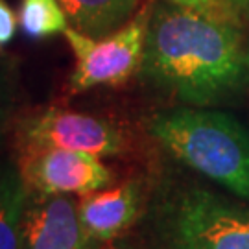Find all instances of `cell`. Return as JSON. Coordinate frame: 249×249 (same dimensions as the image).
<instances>
[{
  "mask_svg": "<svg viewBox=\"0 0 249 249\" xmlns=\"http://www.w3.org/2000/svg\"><path fill=\"white\" fill-rule=\"evenodd\" d=\"M246 50L232 15L151 6L141 74L153 87L185 106L211 107L244 85Z\"/></svg>",
  "mask_w": 249,
  "mask_h": 249,
  "instance_id": "cell-1",
  "label": "cell"
},
{
  "mask_svg": "<svg viewBox=\"0 0 249 249\" xmlns=\"http://www.w3.org/2000/svg\"><path fill=\"white\" fill-rule=\"evenodd\" d=\"M148 133L178 160L249 203V131L236 116L209 107L157 111Z\"/></svg>",
  "mask_w": 249,
  "mask_h": 249,
  "instance_id": "cell-2",
  "label": "cell"
},
{
  "mask_svg": "<svg viewBox=\"0 0 249 249\" xmlns=\"http://www.w3.org/2000/svg\"><path fill=\"white\" fill-rule=\"evenodd\" d=\"M159 249H249V209L199 185L168 190L153 211Z\"/></svg>",
  "mask_w": 249,
  "mask_h": 249,
  "instance_id": "cell-3",
  "label": "cell"
},
{
  "mask_svg": "<svg viewBox=\"0 0 249 249\" xmlns=\"http://www.w3.org/2000/svg\"><path fill=\"white\" fill-rule=\"evenodd\" d=\"M151 6L146 4L127 24L104 37H89L67 28L63 37L74 52L71 92L80 94L96 87H118L141 71Z\"/></svg>",
  "mask_w": 249,
  "mask_h": 249,
  "instance_id": "cell-4",
  "label": "cell"
},
{
  "mask_svg": "<svg viewBox=\"0 0 249 249\" xmlns=\"http://www.w3.org/2000/svg\"><path fill=\"white\" fill-rule=\"evenodd\" d=\"M15 141L18 151L63 148L100 159L118 155L125 148L124 133L111 120L65 107H46L18 118Z\"/></svg>",
  "mask_w": 249,
  "mask_h": 249,
  "instance_id": "cell-5",
  "label": "cell"
},
{
  "mask_svg": "<svg viewBox=\"0 0 249 249\" xmlns=\"http://www.w3.org/2000/svg\"><path fill=\"white\" fill-rule=\"evenodd\" d=\"M18 170L32 192L83 197L111 185L113 174L92 153L63 148L18 151Z\"/></svg>",
  "mask_w": 249,
  "mask_h": 249,
  "instance_id": "cell-6",
  "label": "cell"
},
{
  "mask_svg": "<svg viewBox=\"0 0 249 249\" xmlns=\"http://www.w3.org/2000/svg\"><path fill=\"white\" fill-rule=\"evenodd\" d=\"M72 196H48L30 190L18 249H94Z\"/></svg>",
  "mask_w": 249,
  "mask_h": 249,
  "instance_id": "cell-7",
  "label": "cell"
},
{
  "mask_svg": "<svg viewBox=\"0 0 249 249\" xmlns=\"http://www.w3.org/2000/svg\"><path fill=\"white\" fill-rule=\"evenodd\" d=\"M141 213V187L125 181L107 190H96L78 199V214L83 229L94 246L115 240Z\"/></svg>",
  "mask_w": 249,
  "mask_h": 249,
  "instance_id": "cell-8",
  "label": "cell"
},
{
  "mask_svg": "<svg viewBox=\"0 0 249 249\" xmlns=\"http://www.w3.org/2000/svg\"><path fill=\"white\" fill-rule=\"evenodd\" d=\"M69 26L89 37H104L127 24L142 0H59Z\"/></svg>",
  "mask_w": 249,
  "mask_h": 249,
  "instance_id": "cell-9",
  "label": "cell"
},
{
  "mask_svg": "<svg viewBox=\"0 0 249 249\" xmlns=\"http://www.w3.org/2000/svg\"><path fill=\"white\" fill-rule=\"evenodd\" d=\"M30 188L17 160H0V249H18Z\"/></svg>",
  "mask_w": 249,
  "mask_h": 249,
  "instance_id": "cell-10",
  "label": "cell"
},
{
  "mask_svg": "<svg viewBox=\"0 0 249 249\" xmlns=\"http://www.w3.org/2000/svg\"><path fill=\"white\" fill-rule=\"evenodd\" d=\"M18 26L30 39H46L65 34L69 18L59 0H20Z\"/></svg>",
  "mask_w": 249,
  "mask_h": 249,
  "instance_id": "cell-11",
  "label": "cell"
},
{
  "mask_svg": "<svg viewBox=\"0 0 249 249\" xmlns=\"http://www.w3.org/2000/svg\"><path fill=\"white\" fill-rule=\"evenodd\" d=\"M17 106V81L9 59L0 55V142L9 129Z\"/></svg>",
  "mask_w": 249,
  "mask_h": 249,
  "instance_id": "cell-12",
  "label": "cell"
},
{
  "mask_svg": "<svg viewBox=\"0 0 249 249\" xmlns=\"http://www.w3.org/2000/svg\"><path fill=\"white\" fill-rule=\"evenodd\" d=\"M18 15L6 0H0V48L8 46L17 34Z\"/></svg>",
  "mask_w": 249,
  "mask_h": 249,
  "instance_id": "cell-13",
  "label": "cell"
},
{
  "mask_svg": "<svg viewBox=\"0 0 249 249\" xmlns=\"http://www.w3.org/2000/svg\"><path fill=\"white\" fill-rule=\"evenodd\" d=\"M170 4H176L181 8L199 9V11H211V13H220V15H232L229 9V0H164Z\"/></svg>",
  "mask_w": 249,
  "mask_h": 249,
  "instance_id": "cell-14",
  "label": "cell"
},
{
  "mask_svg": "<svg viewBox=\"0 0 249 249\" xmlns=\"http://www.w3.org/2000/svg\"><path fill=\"white\" fill-rule=\"evenodd\" d=\"M238 2H240L242 6H244V8H246L249 11V0H238Z\"/></svg>",
  "mask_w": 249,
  "mask_h": 249,
  "instance_id": "cell-15",
  "label": "cell"
},
{
  "mask_svg": "<svg viewBox=\"0 0 249 249\" xmlns=\"http://www.w3.org/2000/svg\"><path fill=\"white\" fill-rule=\"evenodd\" d=\"M246 61H248V69H249V48L246 50Z\"/></svg>",
  "mask_w": 249,
  "mask_h": 249,
  "instance_id": "cell-16",
  "label": "cell"
},
{
  "mask_svg": "<svg viewBox=\"0 0 249 249\" xmlns=\"http://www.w3.org/2000/svg\"><path fill=\"white\" fill-rule=\"evenodd\" d=\"M109 249H125V248H109Z\"/></svg>",
  "mask_w": 249,
  "mask_h": 249,
  "instance_id": "cell-17",
  "label": "cell"
},
{
  "mask_svg": "<svg viewBox=\"0 0 249 249\" xmlns=\"http://www.w3.org/2000/svg\"><path fill=\"white\" fill-rule=\"evenodd\" d=\"M236 2H238V0H236Z\"/></svg>",
  "mask_w": 249,
  "mask_h": 249,
  "instance_id": "cell-18",
  "label": "cell"
}]
</instances>
